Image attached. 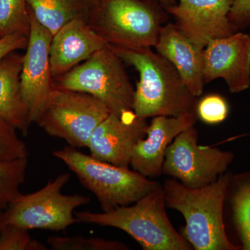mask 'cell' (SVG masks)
I'll use <instances>...</instances> for the list:
<instances>
[{"mask_svg": "<svg viewBox=\"0 0 250 250\" xmlns=\"http://www.w3.org/2000/svg\"><path fill=\"white\" fill-rule=\"evenodd\" d=\"M54 87L90 94L118 116L134 111L135 90L123 61L109 45L70 71L54 77Z\"/></svg>", "mask_w": 250, "mask_h": 250, "instance_id": "cell-6", "label": "cell"}, {"mask_svg": "<svg viewBox=\"0 0 250 250\" xmlns=\"http://www.w3.org/2000/svg\"><path fill=\"white\" fill-rule=\"evenodd\" d=\"M163 7L166 8L167 6H172L177 4V0H157Z\"/></svg>", "mask_w": 250, "mask_h": 250, "instance_id": "cell-28", "label": "cell"}, {"mask_svg": "<svg viewBox=\"0 0 250 250\" xmlns=\"http://www.w3.org/2000/svg\"><path fill=\"white\" fill-rule=\"evenodd\" d=\"M27 166V157L0 161V210H6L22 194L20 187L25 179Z\"/></svg>", "mask_w": 250, "mask_h": 250, "instance_id": "cell-19", "label": "cell"}, {"mask_svg": "<svg viewBox=\"0 0 250 250\" xmlns=\"http://www.w3.org/2000/svg\"><path fill=\"white\" fill-rule=\"evenodd\" d=\"M107 106L90 94L54 87L36 124L75 148L88 147L92 134L110 114Z\"/></svg>", "mask_w": 250, "mask_h": 250, "instance_id": "cell-7", "label": "cell"}, {"mask_svg": "<svg viewBox=\"0 0 250 250\" xmlns=\"http://www.w3.org/2000/svg\"><path fill=\"white\" fill-rule=\"evenodd\" d=\"M228 18L235 32L249 27L250 0H234Z\"/></svg>", "mask_w": 250, "mask_h": 250, "instance_id": "cell-26", "label": "cell"}, {"mask_svg": "<svg viewBox=\"0 0 250 250\" xmlns=\"http://www.w3.org/2000/svg\"><path fill=\"white\" fill-rule=\"evenodd\" d=\"M41 242L33 239L29 230L6 224L0 231V250H46Z\"/></svg>", "mask_w": 250, "mask_h": 250, "instance_id": "cell-23", "label": "cell"}, {"mask_svg": "<svg viewBox=\"0 0 250 250\" xmlns=\"http://www.w3.org/2000/svg\"><path fill=\"white\" fill-rule=\"evenodd\" d=\"M147 119H142L134 111L122 116L109 115L94 130L88 147L95 159L113 165L129 168L135 146L145 139Z\"/></svg>", "mask_w": 250, "mask_h": 250, "instance_id": "cell-12", "label": "cell"}, {"mask_svg": "<svg viewBox=\"0 0 250 250\" xmlns=\"http://www.w3.org/2000/svg\"><path fill=\"white\" fill-rule=\"evenodd\" d=\"M70 174L62 173L51 179L41 190L28 195L21 194L5 210L6 224L30 230L33 229L61 231L79 223L74 210L88 205L86 195H63L62 190Z\"/></svg>", "mask_w": 250, "mask_h": 250, "instance_id": "cell-8", "label": "cell"}, {"mask_svg": "<svg viewBox=\"0 0 250 250\" xmlns=\"http://www.w3.org/2000/svg\"><path fill=\"white\" fill-rule=\"evenodd\" d=\"M82 1H83V2L86 5L87 7L89 9L90 8L93 7V6H95V5L99 4V3L103 1V0H82Z\"/></svg>", "mask_w": 250, "mask_h": 250, "instance_id": "cell-30", "label": "cell"}, {"mask_svg": "<svg viewBox=\"0 0 250 250\" xmlns=\"http://www.w3.org/2000/svg\"><path fill=\"white\" fill-rule=\"evenodd\" d=\"M229 182V176L223 174L213 183L196 188L174 179L166 180L162 186L166 205L185 218L182 235L193 249H238L229 241L224 223V202Z\"/></svg>", "mask_w": 250, "mask_h": 250, "instance_id": "cell-2", "label": "cell"}, {"mask_svg": "<svg viewBox=\"0 0 250 250\" xmlns=\"http://www.w3.org/2000/svg\"><path fill=\"white\" fill-rule=\"evenodd\" d=\"M79 223L119 229L132 237L145 250H191L190 243L174 228L166 211L162 186L132 206L103 213L80 211Z\"/></svg>", "mask_w": 250, "mask_h": 250, "instance_id": "cell-3", "label": "cell"}, {"mask_svg": "<svg viewBox=\"0 0 250 250\" xmlns=\"http://www.w3.org/2000/svg\"><path fill=\"white\" fill-rule=\"evenodd\" d=\"M36 19L53 36L67 22L85 17L88 8L82 0H27Z\"/></svg>", "mask_w": 250, "mask_h": 250, "instance_id": "cell-18", "label": "cell"}, {"mask_svg": "<svg viewBox=\"0 0 250 250\" xmlns=\"http://www.w3.org/2000/svg\"><path fill=\"white\" fill-rule=\"evenodd\" d=\"M196 112L179 116H156L148 125L145 139L135 146L131 157L133 170L144 177L156 178L163 174L166 150L174 138L195 126Z\"/></svg>", "mask_w": 250, "mask_h": 250, "instance_id": "cell-14", "label": "cell"}, {"mask_svg": "<svg viewBox=\"0 0 250 250\" xmlns=\"http://www.w3.org/2000/svg\"><path fill=\"white\" fill-rule=\"evenodd\" d=\"M22 62L23 55L14 52L0 62V117L26 136L31 123L21 93Z\"/></svg>", "mask_w": 250, "mask_h": 250, "instance_id": "cell-17", "label": "cell"}, {"mask_svg": "<svg viewBox=\"0 0 250 250\" xmlns=\"http://www.w3.org/2000/svg\"><path fill=\"white\" fill-rule=\"evenodd\" d=\"M0 37H1V36H0Z\"/></svg>", "mask_w": 250, "mask_h": 250, "instance_id": "cell-31", "label": "cell"}, {"mask_svg": "<svg viewBox=\"0 0 250 250\" xmlns=\"http://www.w3.org/2000/svg\"><path fill=\"white\" fill-rule=\"evenodd\" d=\"M6 224V213L5 210H0V231Z\"/></svg>", "mask_w": 250, "mask_h": 250, "instance_id": "cell-29", "label": "cell"}, {"mask_svg": "<svg viewBox=\"0 0 250 250\" xmlns=\"http://www.w3.org/2000/svg\"><path fill=\"white\" fill-rule=\"evenodd\" d=\"M158 53L175 67L190 93L201 96L204 85V50L175 24L162 26L155 45Z\"/></svg>", "mask_w": 250, "mask_h": 250, "instance_id": "cell-16", "label": "cell"}, {"mask_svg": "<svg viewBox=\"0 0 250 250\" xmlns=\"http://www.w3.org/2000/svg\"><path fill=\"white\" fill-rule=\"evenodd\" d=\"M47 243L54 250H127L129 247L120 241L95 237L51 236Z\"/></svg>", "mask_w": 250, "mask_h": 250, "instance_id": "cell-21", "label": "cell"}, {"mask_svg": "<svg viewBox=\"0 0 250 250\" xmlns=\"http://www.w3.org/2000/svg\"><path fill=\"white\" fill-rule=\"evenodd\" d=\"M166 13L157 0H103L85 18L108 45L137 49L155 47Z\"/></svg>", "mask_w": 250, "mask_h": 250, "instance_id": "cell-4", "label": "cell"}, {"mask_svg": "<svg viewBox=\"0 0 250 250\" xmlns=\"http://www.w3.org/2000/svg\"><path fill=\"white\" fill-rule=\"evenodd\" d=\"M29 36L21 34H9L0 37V62L9 54L18 49H26Z\"/></svg>", "mask_w": 250, "mask_h": 250, "instance_id": "cell-27", "label": "cell"}, {"mask_svg": "<svg viewBox=\"0 0 250 250\" xmlns=\"http://www.w3.org/2000/svg\"><path fill=\"white\" fill-rule=\"evenodd\" d=\"M197 142L195 126L177 135L166 150L163 174L192 188L215 182L228 170L233 155L218 148L199 146Z\"/></svg>", "mask_w": 250, "mask_h": 250, "instance_id": "cell-9", "label": "cell"}, {"mask_svg": "<svg viewBox=\"0 0 250 250\" xmlns=\"http://www.w3.org/2000/svg\"><path fill=\"white\" fill-rule=\"evenodd\" d=\"M232 205L243 250H250V180L237 188L233 195Z\"/></svg>", "mask_w": 250, "mask_h": 250, "instance_id": "cell-22", "label": "cell"}, {"mask_svg": "<svg viewBox=\"0 0 250 250\" xmlns=\"http://www.w3.org/2000/svg\"><path fill=\"white\" fill-rule=\"evenodd\" d=\"M196 113L197 117L205 123L218 124L228 116V104L220 95H207L197 103Z\"/></svg>", "mask_w": 250, "mask_h": 250, "instance_id": "cell-25", "label": "cell"}, {"mask_svg": "<svg viewBox=\"0 0 250 250\" xmlns=\"http://www.w3.org/2000/svg\"><path fill=\"white\" fill-rule=\"evenodd\" d=\"M164 8L175 24L195 45L205 49L210 41L231 35L229 13L234 0H178Z\"/></svg>", "mask_w": 250, "mask_h": 250, "instance_id": "cell-13", "label": "cell"}, {"mask_svg": "<svg viewBox=\"0 0 250 250\" xmlns=\"http://www.w3.org/2000/svg\"><path fill=\"white\" fill-rule=\"evenodd\" d=\"M112 47L123 62L139 72L133 104L139 118L175 117L196 112L197 97L190 93L177 69L165 57L153 52L151 47Z\"/></svg>", "mask_w": 250, "mask_h": 250, "instance_id": "cell-1", "label": "cell"}, {"mask_svg": "<svg viewBox=\"0 0 250 250\" xmlns=\"http://www.w3.org/2000/svg\"><path fill=\"white\" fill-rule=\"evenodd\" d=\"M30 31L23 55L21 88L30 123H36L54 88L49 59L53 34L34 17L29 8Z\"/></svg>", "mask_w": 250, "mask_h": 250, "instance_id": "cell-10", "label": "cell"}, {"mask_svg": "<svg viewBox=\"0 0 250 250\" xmlns=\"http://www.w3.org/2000/svg\"><path fill=\"white\" fill-rule=\"evenodd\" d=\"M30 31L27 0H0V36L21 33L29 36Z\"/></svg>", "mask_w": 250, "mask_h": 250, "instance_id": "cell-20", "label": "cell"}, {"mask_svg": "<svg viewBox=\"0 0 250 250\" xmlns=\"http://www.w3.org/2000/svg\"><path fill=\"white\" fill-rule=\"evenodd\" d=\"M225 81L231 93L250 87V34L237 31L210 41L204 50V82Z\"/></svg>", "mask_w": 250, "mask_h": 250, "instance_id": "cell-11", "label": "cell"}, {"mask_svg": "<svg viewBox=\"0 0 250 250\" xmlns=\"http://www.w3.org/2000/svg\"><path fill=\"white\" fill-rule=\"evenodd\" d=\"M16 130L0 117V161L27 157L29 153L27 146L18 137Z\"/></svg>", "mask_w": 250, "mask_h": 250, "instance_id": "cell-24", "label": "cell"}, {"mask_svg": "<svg viewBox=\"0 0 250 250\" xmlns=\"http://www.w3.org/2000/svg\"><path fill=\"white\" fill-rule=\"evenodd\" d=\"M107 45L85 17L72 20L52 37L49 59L53 77L70 71Z\"/></svg>", "mask_w": 250, "mask_h": 250, "instance_id": "cell-15", "label": "cell"}, {"mask_svg": "<svg viewBox=\"0 0 250 250\" xmlns=\"http://www.w3.org/2000/svg\"><path fill=\"white\" fill-rule=\"evenodd\" d=\"M53 155L93 192L104 212L134 204L159 184L136 171L98 160L70 146L54 151Z\"/></svg>", "mask_w": 250, "mask_h": 250, "instance_id": "cell-5", "label": "cell"}]
</instances>
